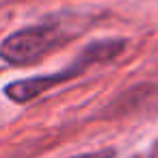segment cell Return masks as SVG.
Segmentation results:
<instances>
[{
  "label": "cell",
  "instance_id": "2",
  "mask_svg": "<svg viewBox=\"0 0 158 158\" xmlns=\"http://www.w3.org/2000/svg\"><path fill=\"white\" fill-rule=\"evenodd\" d=\"M67 33L56 22L26 26L11 33L0 44V59L9 65H28L65 41Z\"/></svg>",
  "mask_w": 158,
  "mask_h": 158
},
{
  "label": "cell",
  "instance_id": "1",
  "mask_svg": "<svg viewBox=\"0 0 158 158\" xmlns=\"http://www.w3.org/2000/svg\"><path fill=\"white\" fill-rule=\"evenodd\" d=\"M123 41L121 39H106V41H95L91 46H87L78 56L76 61L56 72V74H46V76H35V78H24V80H13L5 87V95L11 100V102H18V104H24V102H31L35 100L37 95L46 93L48 89L65 82V80H72L76 76H80L82 72H87L91 65L95 63H104V61H110L115 59L117 54L123 52Z\"/></svg>",
  "mask_w": 158,
  "mask_h": 158
},
{
  "label": "cell",
  "instance_id": "3",
  "mask_svg": "<svg viewBox=\"0 0 158 158\" xmlns=\"http://www.w3.org/2000/svg\"><path fill=\"white\" fill-rule=\"evenodd\" d=\"M69 158H115V149L106 147V149H95V152H87V154H76Z\"/></svg>",
  "mask_w": 158,
  "mask_h": 158
}]
</instances>
